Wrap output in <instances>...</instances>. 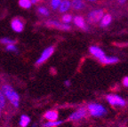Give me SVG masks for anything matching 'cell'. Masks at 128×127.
I'll list each match as a JSON object with an SVG mask.
<instances>
[{
	"label": "cell",
	"instance_id": "obj_20",
	"mask_svg": "<svg viewBox=\"0 0 128 127\" xmlns=\"http://www.w3.org/2000/svg\"><path fill=\"white\" fill-rule=\"evenodd\" d=\"M62 0H51V6H52V9L54 10L57 9L59 7V6H60V4L62 3Z\"/></svg>",
	"mask_w": 128,
	"mask_h": 127
},
{
	"label": "cell",
	"instance_id": "obj_24",
	"mask_svg": "<svg viewBox=\"0 0 128 127\" xmlns=\"http://www.w3.org/2000/svg\"><path fill=\"white\" fill-rule=\"evenodd\" d=\"M6 49H7L8 51H12V52H16V51H17V48H16V46H14V44H7V46H6Z\"/></svg>",
	"mask_w": 128,
	"mask_h": 127
},
{
	"label": "cell",
	"instance_id": "obj_8",
	"mask_svg": "<svg viewBox=\"0 0 128 127\" xmlns=\"http://www.w3.org/2000/svg\"><path fill=\"white\" fill-rule=\"evenodd\" d=\"M11 27H12V28L15 32H22V30H23V28H24L22 22L18 18L12 19V22H11Z\"/></svg>",
	"mask_w": 128,
	"mask_h": 127
},
{
	"label": "cell",
	"instance_id": "obj_21",
	"mask_svg": "<svg viewBox=\"0 0 128 127\" xmlns=\"http://www.w3.org/2000/svg\"><path fill=\"white\" fill-rule=\"evenodd\" d=\"M6 106V97L3 92L0 90V108H4Z\"/></svg>",
	"mask_w": 128,
	"mask_h": 127
},
{
	"label": "cell",
	"instance_id": "obj_29",
	"mask_svg": "<svg viewBox=\"0 0 128 127\" xmlns=\"http://www.w3.org/2000/svg\"><path fill=\"white\" fill-rule=\"evenodd\" d=\"M0 114H1V108H0Z\"/></svg>",
	"mask_w": 128,
	"mask_h": 127
},
{
	"label": "cell",
	"instance_id": "obj_3",
	"mask_svg": "<svg viewBox=\"0 0 128 127\" xmlns=\"http://www.w3.org/2000/svg\"><path fill=\"white\" fill-rule=\"evenodd\" d=\"M104 15V12L103 10H94L92 12H90L87 15V20L90 23H97V22H100L102 18Z\"/></svg>",
	"mask_w": 128,
	"mask_h": 127
},
{
	"label": "cell",
	"instance_id": "obj_28",
	"mask_svg": "<svg viewBox=\"0 0 128 127\" xmlns=\"http://www.w3.org/2000/svg\"><path fill=\"white\" fill-rule=\"evenodd\" d=\"M88 1H92H92H95V0H88Z\"/></svg>",
	"mask_w": 128,
	"mask_h": 127
},
{
	"label": "cell",
	"instance_id": "obj_2",
	"mask_svg": "<svg viewBox=\"0 0 128 127\" xmlns=\"http://www.w3.org/2000/svg\"><path fill=\"white\" fill-rule=\"evenodd\" d=\"M87 109L91 116L95 117H100L107 114V109L100 104L97 103H91L88 104Z\"/></svg>",
	"mask_w": 128,
	"mask_h": 127
},
{
	"label": "cell",
	"instance_id": "obj_14",
	"mask_svg": "<svg viewBox=\"0 0 128 127\" xmlns=\"http://www.w3.org/2000/svg\"><path fill=\"white\" fill-rule=\"evenodd\" d=\"M71 6L75 10H81L86 6V4L83 0H72Z\"/></svg>",
	"mask_w": 128,
	"mask_h": 127
},
{
	"label": "cell",
	"instance_id": "obj_11",
	"mask_svg": "<svg viewBox=\"0 0 128 127\" xmlns=\"http://www.w3.org/2000/svg\"><path fill=\"white\" fill-rule=\"evenodd\" d=\"M44 117L48 121H56L58 119V112L56 110H49L46 111L44 115Z\"/></svg>",
	"mask_w": 128,
	"mask_h": 127
},
{
	"label": "cell",
	"instance_id": "obj_22",
	"mask_svg": "<svg viewBox=\"0 0 128 127\" xmlns=\"http://www.w3.org/2000/svg\"><path fill=\"white\" fill-rule=\"evenodd\" d=\"M0 42L2 43V44H14L15 41L12 39H9V38H2V39H0Z\"/></svg>",
	"mask_w": 128,
	"mask_h": 127
},
{
	"label": "cell",
	"instance_id": "obj_13",
	"mask_svg": "<svg viewBox=\"0 0 128 127\" xmlns=\"http://www.w3.org/2000/svg\"><path fill=\"white\" fill-rule=\"evenodd\" d=\"M71 6V3L70 0H62L59 6V11L60 12H66Z\"/></svg>",
	"mask_w": 128,
	"mask_h": 127
},
{
	"label": "cell",
	"instance_id": "obj_10",
	"mask_svg": "<svg viewBox=\"0 0 128 127\" xmlns=\"http://www.w3.org/2000/svg\"><path fill=\"white\" fill-rule=\"evenodd\" d=\"M99 60H100V62L102 64H114V63H116V62H119L118 58L114 57V56H110V57H108V56H104V57L99 59Z\"/></svg>",
	"mask_w": 128,
	"mask_h": 127
},
{
	"label": "cell",
	"instance_id": "obj_9",
	"mask_svg": "<svg viewBox=\"0 0 128 127\" xmlns=\"http://www.w3.org/2000/svg\"><path fill=\"white\" fill-rule=\"evenodd\" d=\"M89 51H90L91 54H92L94 57L97 58V59H100V58H102V57L105 56L104 52L100 49V47H98V46H91L90 49H89Z\"/></svg>",
	"mask_w": 128,
	"mask_h": 127
},
{
	"label": "cell",
	"instance_id": "obj_26",
	"mask_svg": "<svg viewBox=\"0 0 128 127\" xmlns=\"http://www.w3.org/2000/svg\"><path fill=\"white\" fill-rule=\"evenodd\" d=\"M64 84H65L66 86H70V81H65V82H64Z\"/></svg>",
	"mask_w": 128,
	"mask_h": 127
},
{
	"label": "cell",
	"instance_id": "obj_17",
	"mask_svg": "<svg viewBox=\"0 0 128 127\" xmlns=\"http://www.w3.org/2000/svg\"><path fill=\"white\" fill-rule=\"evenodd\" d=\"M19 4H20V7L28 9V8H30L31 6L32 3L31 0H19Z\"/></svg>",
	"mask_w": 128,
	"mask_h": 127
},
{
	"label": "cell",
	"instance_id": "obj_7",
	"mask_svg": "<svg viewBox=\"0 0 128 127\" xmlns=\"http://www.w3.org/2000/svg\"><path fill=\"white\" fill-rule=\"evenodd\" d=\"M46 25L47 27H50V28H56L58 30H70V26L68 24L65 23H60V22H57V20H47L46 22Z\"/></svg>",
	"mask_w": 128,
	"mask_h": 127
},
{
	"label": "cell",
	"instance_id": "obj_19",
	"mask_svg": "<svg viewBox=\"0 0 128 127\" xmlns=\"http://www.w3.org/2000/svg\"><path fill=\"white\" fill-rule=\"evenodd\" d=\"M62 22H63V23L68 24L72 20V16L70 15V14H65V15L62 16Z\"/></svg>",
	"mask_w": 128,
	"mask_h": 127
},
{
	"label": "cell",
	"instance_id": "obj_16",
	"mask_svg": "<svg viewBox=\"0 0 128 127\" xmlns=\"http://www.w3.org/2000/svg\"><path fill=\"white\" fill-rule=\"evenodd\" d=\"M30 118L28 116H26V115L22 116L20 120V127H27L28 124H30Z\"/></svg>",
	"mask_w": 128,
	"mask_h": 127
},
{
	"label": "cell",
	"instance_id": "obj_15",
	"mask_svg": "<svg viewBox=\"0 0 128 127\" xmlns=\"http://www.w3.org/2000/svg\"><path fill=\"white\" fill-rule=\"evenodd\" d=\"M112 20V17L110 14H105V15H103V17L102 18V20H100V26L102 27H107L110 24V22H111Z\"/></svg>",
	"mask_w": 128,
	"mask_h": 127
},
{
	"label": "cell",
	"instance_id": "obj_25",
	"mask_svg": "<svg viewBox=\"0 0 128 127\" xmlns=\"http://www.w3.org/2000/svg\"><path fill=\"white\" fill-rule=\"evenodd\" d=\"M122 83H123V84H124V86L128 87V76H126V78L123 79Z\"/></svg>",
	"mask_w": 128,
	"mask_h": 127
},
{
	"label": "cell",
	"instance_id": "obj_5",
	"mask_svg": "<svg viewBox=\"0 0 128 127\" xmlns=\"http://www.w3.org/2000/svg\"><path fill=\"white\" fill-rule=\"evenodd\" d=\"M54 46H50V47L46 48L44 52H42V54L40 55V57L38 59V60L36 62V65H41L42 63H44V62H46V60L49 59V57L54 54Z\"/></svg>",
	"mask_w": 128,
	"mask_h": 127
},
{
	"label": "cell",
	"instance_id": "obj_4",
	"mask_svg": "<svg viewBox=\"0 0 128 127\" xmlns=\"http://www.w3.org/2000/svg\"><path fill=\"white\" fill-rule=\"evenodd\" d=\"M107 100L112 106H120L124 107L126 105V100L120 96L116 95V94H110L107 96Z\"/></svg>",
	"mask_w": 128,
	"mask_h": 127
},
{
	"label": "cell",
	"instance_id": "obj_6",
	"mask_svg": "<svg viewBox=\"0 0 128 127\" xmlns=\"http://www.w3.org/2000/svg\"><path fill=\"white\" fill-rule=\"evenodd\" d=\"M87 114V109L86 108H80L79 109H78L76 111H75L74 113H72L68 119L71 121H76V120H80L84 118Z\"/></svg>",
	"mask_w": 128,
	"mask_h": 127
},
{
	"label": "cell",
	"instance_id": "obj_23",
	"mask_svg": "<svg viewBox=\"0 0 128 127\" xmlns=\"http://www.w3.org/2000/svg\"><path fill=\"white\" fill-rule=\"evenodd\" d=\"M38 12L41 14H43V15H48L49 14V11L46 9V7H43V6H41V7L38 8Z\"/></svg>",
	"mask_w": 128,
	"mask_h": 127
},
{
	"label": "cell",
	"instance_id": "obj_27",
	"mask_svg": "<svg viewBox=\"0 0 128 127\" xmlns=\"http://www.w3.org/2000/svg\"><path fill=\"white\" fill-rule=\"evenodd\" d=\"M38 1H39V0H31V3L32 4H36Z\"/></svg>",
	"mask_w": 128,
	"mask_h": 127
},
{
	"label": "cell",
	"instance_id": "obj_1",
	"mask_svg": "<svg viewBox=\"0 0 128 127\" xmlns=\"http://www.w3.org/2000/svg\"><path fill=\"white\" fill-rule=\"evenodd\" d=\"M2 92H3V94H4V97L7 98L14 107L15 108L19 107L20 97H19L18 94L12 89V86H8V84H4V86H2Z\"/></svg>",
	"mask_w": 128,
	"mask_h": 127
},
{
	"label": "cell",
	"instance_id": "obj_12",
	"mask_svg": "<svg viewBox=\"0 0 128 127\" xmlns=\"http://www.w3.org/2000/svg\"><path fill=\"white\" fill-rule=\"evenodd\" d=\"M74 23L78 28H82L84 30H87V26H86V22H84V18L81 17V16H76V17H74Z\"/></svg>",
	"mask_w": 128,
	"mask_h": 127
},
{
	"label": "cell",
	"instance_id": "obj_18",
	"mask_svg": "<svg viewBox=\"0 0 128 127\" xmlns=\"http://www.w3.org/2000/svg\"><path fill=\"white\" fill-rule=\"evenodd\" d=\"M62 123V121H48L47 123L44 124L43 126L44 127H55V126H58L60 125V124Z\"/></svg>",
	"mask_w": 128,
	"mask_h": 127
},
{
	"label": "cell",
	"instance_id": "obj_30",
	"mask_svg": "<svg viewBox=\"0 0 128 127\" xmlns=\"http://www.w3.org/2000/svg\"><path fill=\"white\" fill-rule=\"evenodd\" d=\"M33 127H35V126H33Z\"/></svg>",
	"mask_w": 128,
	"mask_h": 127
}]
</instances>
